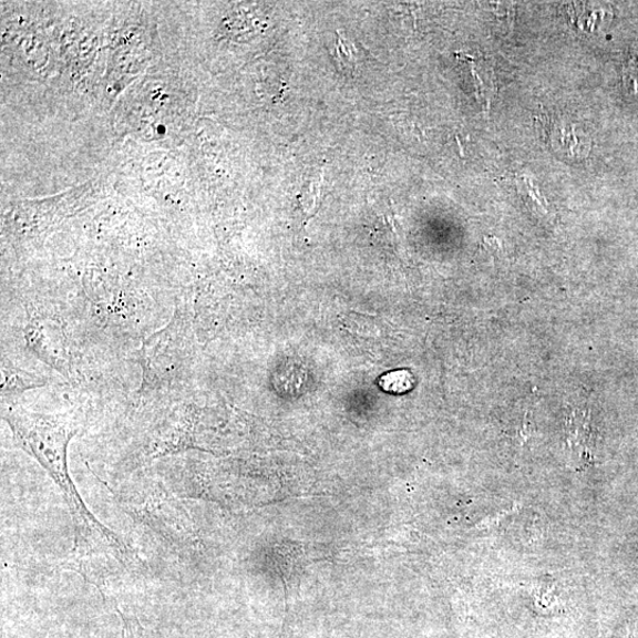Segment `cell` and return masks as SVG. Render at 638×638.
Wrapping results in <instances>:
<instances>
[{
	"label": "cell",
	"mask_w": 638,
	"mask_h": 638,
	"mask_svg": "<svg viewBox=\"0 0 638 638\" xmlns=\"http://www.w3.org/2000/svg\"><path fill=\"white\" fill-rule=\"evenodd\" d=\"M3 419L16 445L38 461L61 491L74 522L78 564L101 557L127 569L140 565L134 549L88 510L71 478L68 447L80 431L79 421L71 414H45L9 405L3 408Z\"/></svg>",
	"instance_id": "6da1fadb"
},
{
	"label": "cell",
	"mask_w": 638,
	"mask_h": 638,
	"mask_svg": "<svg viewBox=\"0 0 638 638\" xmlns=\"http://www.w3.org/2000/svg\"><path fill=\"white\" fill-rule=\"evenodd\" d=\"M192 352V332L185 307H177L171 321L147 337L138 350L142 369L140 392L173 387L186 380Z\"/></svg>",
	"instance_id": "7a4b0ae2"
},
{
	"label": "cell",
	"mask_w": 638,
	"mask_h": 638,
	"mask_svg": "<svg viewBox=\"0 0 638 638\" xmlns=\"http://www.w3.org/2000/svg\"><path fill=\"white\" fill-rule=\"evenodd\" d=\"M127 506L136 519L173 547L186 553L194 544L193 525L185 505L162 485L151 488L141 503Z\"/></svg>",
	"instance_id": "3957f363"
},
{
	"label": "cell",
	"mask_w": 638,
	"mask_h": 638,
	"mask_svg": "<svg viewBox=\"0 0 638 638\" xmlns=\"http://www.w3.org/2000/svg\"><path fill=\"white\" fill-rule=\"evenodd\" d=\"M25 339L38 358L55 368L63 377L70 378L69 357L59 328L44 321L43 318H34L25 329Z\"/></svg>",
	"instance_id": "277c9868"
},
{
	"label": "cell",
	"mask_w": 638,
	"mask_h": 638,
	"mask_svg": "<svg viewBox=\"0 0 638 638\" xmlns=\"http://www.w3.org/2000/svg\"><path fill=\"white\" fill-rule=\"evenodd\" d=\"M49 381L16 367L9 359L2 360V394L13 395L27 390L45 387Z\"/></svg>",
	"instance_id": "5b68a950"
},
{
	"label": "cell",
	"mask_w": 638,
	"mask_h": 638,
	"mask_svg": "<svg viewBox=\"0 0 638 638\" xmlns=\"http://www.w3.org/2000/svg\"><path fill=\"white\" fill-rule=\"evenodd\" d=\"M412 384L413 379L411 374L404 371L394 372V374H389L383 378V388L388 390V392H405V390L412 388Z\"/></svg>",
	"instance_id": "8992f818"
},
{
	"label": "cell",
	"mask_w": 638,
	"mask_h": 638,
	"mask_svg": "<svg viewBox=\"0 0 638 638\" xmlns=\"http://www.w3.org/2000/svg\"><path fill=\"white\" fill-rule=\"evenodd\" d=\"M116 611L122 619V638H142L144 636V628L136 616L123 613L117 608Z\"/></svg>",
	"instance_id": "52a82bcc"
}]
</instances>
